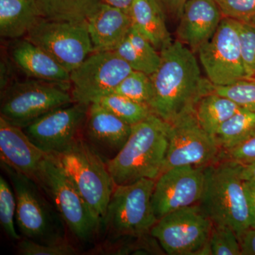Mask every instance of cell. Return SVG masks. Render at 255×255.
Instances as JSON below:
<instances>
[{
  "instance_id": "obj_1",
  "label": "cell",
  "mask_w": 255,
  "mask_h": 255,
  "mask_svg": "<svg viewBox=\"0 0 255 255\" xmlns=\"http://www.w3.org/2000/svg\"><path fill=\"white\" fill-rule=\"evenodd\" d=\"M159 68L150 75L152 113L167 123L195 110L203 96L211 92V82L203 78L195 56L179 40L160 52Z\"/></svg>"
},
{
  "instance_id": "obj_2",
  "label": "cell",
  "mask_w": 255,
  "mask_h": 255,
  "mask_svg": "<svg viewBox=\"0 0 255 255\" xmlns=\"http://www.w3.org/2000/svg\"><path fill=\"white\" fill-rule=\"evenodd\" d=\"M169 127L154 114L132 126L122 150L107 161L115 185L131 184L143 178L157 179L167 153Z\"/></svg>"
},
{
  "instance_id": "obj_3",
  "label": "cell",
  "mask_w": 255,
  "mask_h": 255,
  "mask_svg": "<svg viewBox=\"0 0 255 255\" xmlns=\"http://www.w3.org/2000/svg\"><path fill=\"white\" fill-rule=\"evenodd\" d=\"M199 206L214 224L231 228L239 240L251 227V209L241 176V164L219 160L205 167Z\"/></svg>"
},
{
  "instance_id": "obj_4",
  "label": "cell",
  "mask_w": 255,
  "mask_h": 255,
  "mask_svg": "<svg viewBox=\"0 0 255 255\" xmlns=\"http://www.w3.org/2000/svg\"><path fill=\"white\" fill-rule=\"evenodd\" d=\"M16 199V223L23 237L42 243L66 242L65 226L46 193L34 180L1 162Z\"/></svg>"
},
{
  "instance_id": "obj_5",
  "label": "cell",
  "mask_w": 255,
  "mask_h": 255,
  "mask_svg": "<svg viewBox=\"0 0 255 255\" xmlns=\"http://www.w3.org/2000/svg\"><path fill=\"white\" fill-rule=\"evenodd\" d=\"M53 156L102 224L115 187L107 162L82 137Z\"/></svg>"
},
{
  "instance_id": "obj_6",
  "label": "cell",
  "mask_w": 255,
  "mask_h": 255,
  "mask_svg": "<svg viewBox=\"0 0 255 255\" xmlns=\"http://www.w3.org/2000/svg\"><path fill=\"white\" fill-rule=\"evenodd\" d=\"M36 182L46 193L70 233L81 242L96 237L102 222L78 192L54 156L43 160Z\"/></svg>"
},
{
  "instance_id": "obj_7",
  "label": "cell",
  "mask_w": 255,
  "mask_h": 255,
  "mask_svg": "<svg viewBox=\"0 0 255 255\" xmlns=\"http://www.w3.org/2000/svg\"><path fill=\"white\" fill-rule=\"evenodd\" d=\"M155 180L143 178L115 185L102 222L111 237L140 238L150 233L157 221L152 204Z\"/></svg>"
},
{
  "instance_id": "obj_8",
  "label": "cell",
  "mask_w": 255,
  "mask_h": 255,
  "mask_svg": "<svg viewBox=\"0 0 255 255\" xmlns=\"http://www.w3.org/2000/svg\"><path fill=\"white\" fill-rule=\"evenodd\" d=\"M75 103L68 86L42 80L14 82L1 96L0 117L24 128L48 112Z\"/></svg>"
},
{
  "instance_id": "obj_9",
  "label": "cell",
  "mask_w": 255,
  "mask_h": 255,
  "mask_svg": "<svg viewBox=\"0 0 255 255\" xmlns=\"http://www.w3.org/2000/svg\"><path fill=\"white\" fill-rule=\"evenodd\" d=\"M213 226L201 206L194 204L157 220L150 234L167 255H211L209 239Z\"/></svg>"
},
{
  "instance_id": "obj_10",
  "label": "cell",
  "mask_w": 255,
  "mask_h": 255,
  "mask_svg": "<svg viewBox=\"0 0 255 255\" xmlns=\"http://www.w3.org/2000/svg\"><path fill=\"white\" fill-rule=\"evenodd\" d=\"M25 38L46 50L70 73L95 52L87 21H54L41 17Z\"/></svg>"
},
{
  "instance_id": "obj_11",
  "label": "cell",
  "mask_w": 255,
  "mask_h": 255,
  "mask_svg": "<svg viewBox=\"0 0 255 255\" xmlns=\"http://www.w3.org/2000/svg\"><path fill=\"white\" fill-rule=\"evenodd\" d=\"M221 151L214 135L201 127L195 110L183 114L169 124L162 173L181 166L206 167L219 161Z\"/></svg>"
},
{
  "instance_id": "obj_12",
  "label": "cell",
  "mask_w": 255,
  "mask_h": 255,
  "mask_svg": "<svg viewBox=\"0 0 255 255\" xmlns=\"http://www.w3.org/2000/svg\"><path fill=\"white\" fill-rule=\"evenodd\" d=\"M132 70L115 52H94L70 73L74 102L91 105L112 93Z\"/></svg>"
},
{
  "instance_id": "obj_13",
  "label": "cell",
  "mask_w": 255,
  "mask_h": 255,
  "mask_svg": "<svg viewBox=\"0 0 255 255\" xmlns=\"http://www.w3.org/2000/svg\"><path fill=\"white\" fill-rule=\"evenodd\" d=\"M198 54L213 85L226 86L247 79L236 20L223 17L214 36Z\"/></svg>"
},
{
  "instance_id": "obj_14",
  "label": "cell",
  "mask_w": 255,
  "mask_h": 255,
  "mask_svg": "<svg viewBox=\"0 0 255 255\" xmlns=\"http://www.w3.org/2000/svg\"><path fill=\"white\" fill-rule=\"evenodd\" d=\"M89 106L73 103L48 112L23 128L33 143L49 155L61 153L80 137Z\"/></svg>"
},
{
  "instance_id": "obj_15",
  "label": "cell",
  "mask_w": 255,
  "mask_h": 255,
  "mask_svg": "<svg viewBox=\"0 0 255 255\" xmlns=\"http://www.w3.org/2000/svg\"><path fill=\"white\" fill-rule=\"evenodd\" d=\"M205 167L181 166L167 169L155 180L152 204L157 220L200 201Z\"/></svg>"
},
{
  "instance_id": "obj_16",
  "label": "cell",
  "mask_w": 255,
  "mask_h": 255,
  "mask_svg": "<svg viewBox=\"0 0 255 255\" xmlns=\"http://www.w3.org/2000/svg\"><path fill=\"white\" fill-rule=\"evenodd\" d=\"M86 140L107 162L122 150L132 126L106 110L98 103L89 106L85 127Z\"/></svg>"
},
{
  "instance_id": "obj_17",
  "label": "cell",
  "mask_w": 255,
  "mask_h": 255,
  "mask_svg": "<svg viewBox=\"0 0 255 255\" xmlns=\"http://www.w3.org/2000/svg\"><path fill=\"white\" fill-rule=\"evenodd\" d=\"M223 18L216 0H187L179 21L178 40L196 54L214 36Z\"/></svg>"
},
{
  "instance_id": "obj_18",
  "label": "cell",
  "mask_w": 255,
  "mask_h": 255,
  "mask_svg": "<svg viewBox=\"0 0 255 255\" xmlns=\"http://www.w3.org/2000/svg\"><path fill=\"white\" fill-rule=\"evenodd\" d=\"M48 155L30 140L23 128L0 117L1 162L36 182L41 164Z\"/></svg>"
},
{
  "instance_id": "obj_19",
  "label": "cell",
  "mask_w": 255,
  "mask_h": 255,
  "mask_svg": "<svg viewBox=\"0 0 255 255\" xmlns=\"http://www.w3.org/2000/svg\"><path fill=\"white\" fill-rule=\"evenodd\" d=\"M87 25L95 51H113L127 36L132 20L124 10L102 2Z\"/></svg>"
},
{
  "instance_id": "obj_20",
  "label": "cell",
  "mask_w": 255,
  "mask_h": 255,
  "mask_svg": "<svg viewBox=\"0 0 255 255\" xmlns=\"http://www.w3.org/2000/svg\"><path fill=\"white\" fill-rule=\"evenodd\" d=\"M14 63L30 78L70 86V73L46 50L24 38L11 50Z\"/></svg>"
},
{
  "instance_id": "obj_21",
  "label": "cell",
  "mask_w": 255,
  "mask_h": 255,
  "mask_svg": "<svg viewBox=\"0 0 255 255\" xmlns=\"http://www.w3.org/2000/svg\"><path fill=\"white\" fill-rule=\"evenodd\" d=\"M128 14L132 26L152 43L156 50L161 52L172 44L165 16L155 0H133Z\"/></svg>"
},
{
  "instance_id": "obj_22",
  "label": "cell",
  "mask_w": 255,
  "mask_h": 255,
  "mask_svg": "<svg viewBox=\"0 0 255 255\" xmlns=\"http://www.w3.org/2000/svg\"><path fill=\"white\" fill-rule=\"evenodd\" d=\"M41 18L36 0H0V35L3 38L26 36Z\"/></svg>"
},
{
  "instance_id": "obj_23",
  "label": "cell",
  "mask_w": 255,
  "mask_h": 255,
  "mask_svg": "<svg viewBox=\"0 0 255 255\" xmlns=\"http://www.w3.org/2000/svg\"><path fill=\"white\" fill-rule=\"evenodd\" d=\"M241 109L227 97L209 92L196 104L195 114L201 127L214 136L219 128Z\"/></svg>"
},
{
  "instance_id": "obj_24",
  "label": "cell",
  "mask_w": 255,
  "mask_h": 255,
  "mask_svg": "<svg viewBox=\"0 0 255 255\" xmlns=\"http://www.w3.org/2000/svg\"><path fill=\"white\" fill-rule=\"evenodd\" d=\"M42 18L54 21H87L102 0H36Z\"/></svg>"
},
{
  "instance_id": "obj_25",
  "label": "cell",
  "mask_w": 255,
  "mask_h": 255,
  "mask_svg": "<svg viewBox=\"0 0 255 255\" xmlns=\"http://www.w3.org/2000/svg\"><path fill=\"white\" fill-rule=\"evenodd\" d=\"M255 130V113L241 108L219 128L214 137L221 150L232 148Z\"/></svg>"
},
{
  "instance_id": "obj_26",
  "label": "cell",
  "mask_w": 255,
  "mask_h": 255,
  "mask_svg": "<svg viewBox=\"0 0 255 255\" xmlns=\"http://www.w3.org/2000/svg\"><path fill=\"white\" fill-rule=\"evenodd\" d=\"M94 103L100 104L106 110L110 111L130 126L145 120L153 114L148 106L138 103L114 92L103 96Z\"/></svg>"
},
{
  "instance_id": "obj_27",
  "label": "cell",
  "mask_w": 255,
  "mask_h": 255,
  "mask_svg": "<svg viewBox=\"0 0 255 255\" xmlns=\"http://www.w3.org/2000/svg\"><path fill=\"white\" fill-rule=\"evenodd\" d=\"M113 92L150 107L153 97V87L150 75L132 70Z\"/></svg>"
},
{
  "instance_id": "obj_28",
  "label": "cell",
  "mask_w": 255,
  "mask_h": 255,
  "mask_svg": "<svg viewBox=\"0 0 255 255\" xmlns=\"http://www.w3.org/2000/svg\"><path fill=\"white\" fill-rule=\"evenodd\" d=\"M211 92L227 97L241 108L255 113V79H244L226 86L211 84Z\"/></svg>"
},
{
  "instance_id": "obj_29",
  "label": "cell",
  "mask_w": 255,
  "mask_h": 255,
  "mask_svg": "<svg viewBox=\"0 0 255 255\" xmlns=\"http://www.w3.org/2000/svg\"><path fill=\"white\" fill-rule=\"evenodd\" d=\"M16 199L14 189L7 181L0 177V223L6 236L13 241H18L21 236L14 226L16 220Z\"/></svg>"
},
{
  "instance_id": "obj_30",
  "label": "cell",
  "mask_w": 255,
  "mask_h": 255,
  "mask_svg": "<svg viewBox=\"0 0 255 255\" xmlns=\"http://www.w3.org/2000/svg\"><path fill=\"white\" fill-rule=\"evenodd\" d=\"M209 245L211 255H241L239 240L236 233L228 226L214 223Z\"/></svg>"
},
{
  "instance_id": "obj_31",
  "label": "cell",
  "mask_w": 255,
  "mask_h": 255,
  "mask_svg": "<svg viewBox=\"0 0 255 255\" xmlns=\"http://www.w3.org/2000/svg\"><path fill=\"white\" fill-rule=\"evenodd\" d=\"M236 21L247 79L253 78L255 75V26L252 23Z\"/></svg>"
},
{
  "instance_id": "obj_32",
  "label": "cell",
  "mask_w": 255,
  "mask_h": 255,
  "mask_svg": "<svg viewBox=\"0 0 255 255\" xmlns=\"http://www.w3.org/2000/svg\"><path fill=\"white\" fill-rule=\"evenodd\" d=\"M18 252L22 255H74L78 251L68 241L57 244H42L24 238L18 241Z\"/></svg>"
},
{
  "instance_id": "obj_33",
  "label": "cell",
  "mask_w": 255,
  "mask_h": 255,
  "mask_svg": "<svg viewBox=\"0 0 255 255\" xmlns=\"http://www.w3.org/2000/svg\"><path fill=\"white\" fill-rule=\"evenodd\" d=\"M127 36L137 53L140 55L147 65L150 75L155 73L160 65V53L159 54L157 53V50L152 46V43L132 25Z\"/></svg>"
},
{
  "instance_id": "obj_34",
  "label": "cell",
  "mask_w": 255,
  "mask_h": 255,
  "mask_svg": "<svg viewBox=\"0 0 255 255\" xmlns=\"http://www.w3.org/2000/svg\"><path fill=\"white\" fill-rule=\"evenodd\" d=\"M223 17L251 23L255 19V0H216Z\"/></svg>"
},
{
  "instance_id": "obj_35",
  "label": "cell",
  "mask_w": 255,
  "mask_h": 255,
  "mask_svg": "<svg viewBox=\"0 0 255 255\" xmlns=\"http://www.w3.org/2000/svg\"><path fill=\"white\" fill-rule=\"evenodd\" d=\"M219 160H230L240 164H248L255 161V130L237 145L226 150H221Z\"/></svg>"
},
{
  "instance_id": "obj_36",
  "label": "cell",
  "mask_w": 255,
  "mask_h": 255,
  "mask_svg": "<svg viewBox=\"0 0 255 255\" xmlns=\"http://www.w3.org/2000/svg\"><path fill=\"white\" fill-rule=\"evenodd\" d=\"M113 51L125 60L132 70L142 72L150 75L147 65L132 46L128 36L126 37L125 39Z\"/></svg>"
},
{
  "instance_id": "obj_37",
  "label": "cell",
  "mask_w": 255,
  "mask_h": 255,
  "mask_svg": "<svg viewBox=\"0 0 255 255\" xmlns=\"http://www.w3.org/2000/svg\"><path fill=\"white\" fill-rule=\"evenodd\" d=\"M165 16L166 20L177 22L182 16L187 0H155Z\"/></svg>"
},
{
  "instance_id": "obj_38",
  "label": "cell",
  "mask_w": 255,
  "mask_h": 255,
  "mask_svg": "<svg viewBox=\"0 0 255 255\" xmlns=\"http://www.w3.org/2000/svg\"><path fill=\"white\" fill-rule=\"evenodd\" d=\"M241 255H255V228L251 227L239 238Z\"/></svg>"
},
{
  "instance_id": "obj_39",
  "label": "cell",
  "mask_w": 255,
  "mask_h": 255,
  "mask_svg": "<svg viewBox=\"0 0 255 255\" xmlns=\"http://www.w3.org/2000/svg\"><path fill=\"white\" fill-rule=\"evenodd\" d=\"M244 187L251 209V227L255 228V182L244 181Z\"/></svg>"
},
{
  "instance_id": "obj_40",
  "label": "cell",
  "mask_w": 255,
  "mask_h": 255,
  "mask_svg": "<svg viewBox=\"0 0 255 255\" xmlns=\"http://www.w3.org/2000/svg\"><path fill=\"white\" fill-rule=\"evenodd\" d=\"M241 176L244 181L255 182V161L248 164H241Z\"/></svg>"
},
{
  "instance_id": "obj_41",
  "label": "cell",
  "mask_w": 255,
  "mask_h": 255,
  "mask_svg": "<svg viewBox=\"0 0 255 255\" xmlns=\"http://www.w3.org/2000/svg\"><path fill=\"white\" fill-rule=\"evenodd\" d=\"M102 2L105 4H110L111 6H115L124 10L128 13L130 5H131L133 0H102Z\"/></svg>"
},
{
  "instance_id": "obj_42",
  "label": "cell",
  "mask_w": 255,
  "mask_h": 255,
  "mask_svg": "<svg viewBox=\"0 0 255 255\" xmlns=\"http://www.w3.org/2000/svg\"><path fill=\"white\" fill-rule=\"evenodd\" d=\"M250 23H252V24L254 25V26H255V19L253 20V21H251V22Z\"/></svg>"
},
{
  "instance_id": "obj_43",
  "label": "cell",
  "mask_w": 255,
  "mask_h": 255,
  "mask_svg": "<svg viewBox=\"0 0 255 255\" xmlns=\"http://www.w3.org/2000/svg\"><path fill=\"white\" fill-rule=\"evenodd\" d=\"M251 79H255V76H254V77H253V78H251Z\"/></svg>"
}]
</instances>
